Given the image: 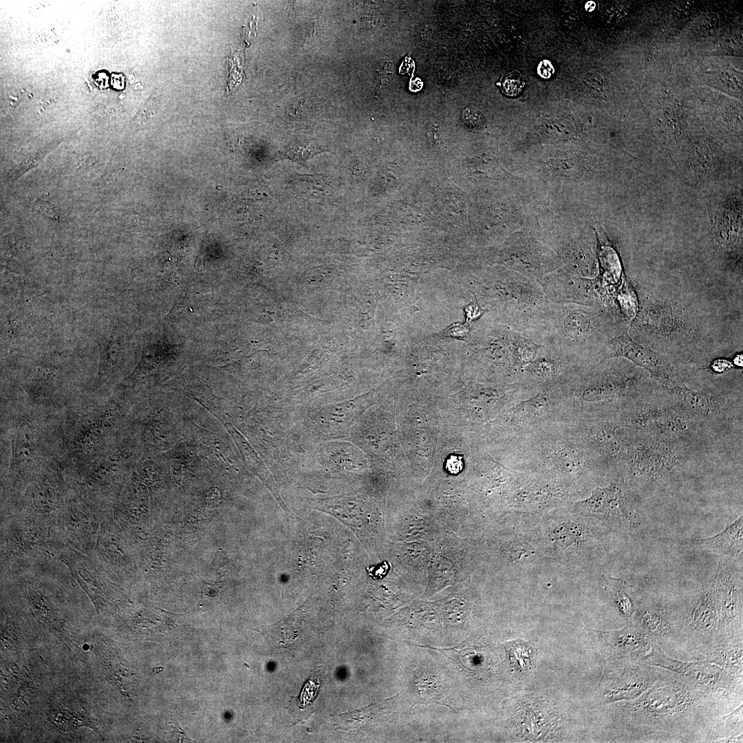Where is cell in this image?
<instances>
[{
	"label": "cell",
	"mask_w": 743,
	"mask_h": 743,
	"mask_svg": "<svg viewBox=\"0 0 743 743\" xmlns=\"http://www.w3.org/2000/svg\"><path fill=\"white\" fill-rule=\"evenodd\" d=\"M538 529L550 563L581 565L605 551L609 528L601 521L574 513H547L538 517Z\"/></svg>",
	"instance_id": "6da1fadb"
},
{
	"label": "cell",
	"mask_w": 743,
	"mask_h": 743,
	"mask_svg": "<svg viewBox=\"0 0 743 743\" xmlns=\"http://www.w3.org/2000/svg\"><path fill=\"white\" fill-rule=\"evenodd\" d=\"M686 311L681 308L652 297L640 299V308L634 320V327L652 338L665 341L691 339L696 335Z\"/></svg>",
	"instance_id": "7a4b0ae2"
},
{
	"label": "cell",
	"mask_w": 743,
	"mask_h": 743,
	"mask_svg": "<svg viewBox=\"0 0 743 743\" xmlns=\"http://www.w3.org/2000/svg\"><path fill=\"white\" fill-rule=\"evenodd\" d=\"M574 513L596 519L609 529L629 527L636 524V509L618 484L602 488L597 486L591 495L574 503Z\"/></svg>",
	"instance_id": "3957f363"
},
{
	"label": "cell",
	"mask_w": 743,
	"mask_h": 743,
	"mask_svg": "<svg viewBox=\"0 0 743 743\" xmlns=\"http://www.w3.org/2000/svg\"><path fill=\"white\" fill-rule=\"evenodd\" d=\"M612 356H623L647 369L651 377L667 387L677 384L673 361L669 357L634 341L627 332L610 341Z\"/></svg>",
	"instance_id": "277c9868"
},
{
	"label": "cell",
	"mask_w": 743,
	"mask_h": 743,
	"mask_svg": "<svg viewBox=\"0 0 743 743\" xmlns=\"http://www.w3.org/2000/svg\"><path fill=\"white\" fill-rule=\"evenodd\" d=\"M735 560L723 557L710 583L719 617V623L729 626L740 613L742 603V569Z\"/></svg>",
	"instance_id": "5b68a950"
},
{
	"label": "cell",
	"mask_w": 743,
	"mask_h": 743,
	"mask_svg": "<svg viewBox=\"0 0 743 743\" xmlns=\"http://www.w3.org/2000/svg\"><path fill=\"white\" fill-rule=\"evenodd\" d=\"M696 698L687 688L667 686L646 692L634 703V715L648 719L670 717L692 707Z\"/></svg>",
	"instance_id": "8992f818"
},
{
	"label": "cell",
	"mask_w": 743,
	"mask_h": 743,
	"mask_svg": "<svg viewBox=\"0 0 743 743\" xmlns=\"http://www.w3.org/2000/svg\"><path fill=\"white\" fill-rule=\"evenodd\" d=\"M652 647L647 659L653 665L672 670L691 682L704 687L713 688L723 682L722 669L713 663H683L668 657L656 645Z\"/></svg>",
	"instance_id": "52a82bcc"
},
{
	"label": "cell",
	"mask_w": 743,
	"mask_h": 743,
	"mask_svg": "<svg viewBox=\"0 0 743 743\" xmlns=\"http://www.w3.org/2000/svg\"><path fill=\"white\" fill-rule=\"evenodd\" d=\"M697 546L717 553L722 557L737 559L743 549V517L740 516L720 532L704 539L695 540Z\"/></svg>",
	"instance_id": "ba28073f"
},
{
	"label": "cell",
	"mask_w": 743,
	"mask_h": 743,
	"mask_svg": "<svg viewBox=\"0 0 743 743\" xmlns=\"http://www.w3.org/2000/svg\"><path fill=\"white\" fill-rule=\"evenodd\" d=\"M612 647L620 652L638 655L646 653L650 647L648 635L632 620L627 621L623 629L613 632H601Z\"/></svg>",
	"instance_id": "9c48e42d"
},
{
	"label": "cell",
	"mask_w": 743,
	"mask_h": 743,
	"mask_svg": "<svg viewBox=\"0 0 743 743\" xmlns=\"http://www.w3.org/2000/svg\"><path fill=\"white\" fill-rule=\"evenodd\" d=\"M719 623L715 597L709 585L704 590L690 615V625L699 632L712 631Z\"/></svg>",
	"instance_id": "30bf717a"
},
{
	"label": "cell",
	"mask_w": 743,
	"mask_h": 743,
	"mask_svg": "<svg viewBox=\"0 0 743 743\" xmlns=\"http://www.w3.org/2000/svg\"><path fill=\"white\" fill-rule=\"evenodd\" d=\"M605 590L608 592L619 612L627 620H632L637 607L632 595V586L625 580L603 575Z\"/></svg>",
	"instance_id": "8fae6325"
},
{
	"label": "cell",
	"mask_w": 743,
	"mask_h": 743,
	"mask_svg": "<svg viewBox=\"0 0 743 743\" xmlns=\"http://www.w3.org/2000/svg\"><path fill=\"white\" fill-rule=\"evenodd\" d=\"M634 618H636L637 625L647 635L663 636L673 632L672 626L662 609H637Z\"/></svg>",
	"instance_id": "7c38bea8"
},
{
	"label": "cell",
	"mask_w": 743,
	"mask_h": 743,
	"mask_svg": "<svg viewBox=\"0 0 743 743\" xmlns=\"http://www.w3.org/2000/svg\"><path fill=\"white\" fill-rule=\"evenodd\" d=\"M505 649L513 667L520 672H526L531 669L536 658V652L530 644L525 642H509L505 644Z\"/></svg>",
	"instance_id": "4fadbf2b"
},
{
	"label": "cell",
	"mask_w": 743,
	"mask_h": 743,
	"mask_svg": "<svg viewBox=\"0 0 743 743\" xmlns=\"http://www.w3.org/2000/svg\"><path fill=\"white\" fill-rule=\"evenodd\" d=\"M551 401L546 396H537L521 402L517 407V416L524 418H535L546 413L550 407Z\"/></svg>",
	"instance_id": "5bb4252c"
},
{
	"label": "cell",
	"mask_w": 743,
	"mask_h": 743,
	"mask_svg": "<svg viewBox=\"0 0 743 743\" xmlns=\"http://www.w3.org/2000/svg\"><path fill=\"white\" fill-rule=\"evenodd\" d=\"M557 466L565 473H578L583 467V459L580 453L573 448L567 447L561 451L557 458Z\"/></svg>",
	"instance_id": "9a60e30c"
},
{
	"label": "cell",
	"mask_w": 743,
	"mask_h": 743,
	"mask_svg": "<svg viewBox=\"0 0 743 743\" xmlns=\"http://www.w3.org/2000/svg\"><path fill=\"white\" fill-rule=\"evenodd\" d=\"M742 650L740 647L722 650L706 662L718 665L725 668L742 667Z\"/></svg>",
	"instance_id": "2e32d148"
},
{
	"label": "cell",
	"mask_w": 743,
	"mask_h": 743,
	"mask_svg": "<svg viewBox=\"0 0 743 743\" xmlns=\"http://www.w3.org/2000/svg\"><path fill=\"white\" fill-rule=\"evenodd\" d=\"M319 152V149L310 143L290 144L283 151L285 157L299 162H305Z\"/></svg>",
	"instance_id": "e0dca14e"
},
{
	"label": "cell",
	"mask_w": 743,
	"mask_h": 743,
	"mask_svg": "<svg viewBox=\"0 0 743 743\" xmlns=\"http://www.w3.org/2000/svg\"><path fill=\"white\" fill-rule=\"evenodd\" d=\"M48 720L59 729L67 731L79 725L77 718L65 709H55L48 714Z\"/></svg>",
	"instance_id": "ac0fdd59"
},
{
	"label": "cell",
	"mask_w": 743,
	"mask_h": 743,
	"mask_svg": "<svg viewBox=\"0 0 743 743\" xmlns=\"http://www.w3.org/2000/svg\"><path fill=\"white\" fill-rule=\"evenodd\" d=\"M463 122L467 127L472 129H479L483 127L486 123L485 118L482 113L475 107H466L462 114Z\"/></svg>",
	"instance_id": "d6986e66"
},
{
	"label": "cell",
	"mask_w": 743,
	"mask_h": 743,
	"mask_svg": "<svg viewBox=\"0 0 743 743\" xmlns=\"http://www.w3.org/2000/svg\"><path fill=\"white\" fill-rule=\"evenodd\" d=\"M524 82L519 74H510L503 83L504 92L510 96H515L521 91Z\"/></svg>",
	"instance_id": "ffe728a7"
},
{
	"label": "cell",
	"mask_w": 743,
	"mask_h": 743,
	"mask_svg": "<svg viewBox=\"0 0 743 743\" xmlns=\"http://www.w3.org/2000/svg\"><path fill=\"white\" fill-rule=\"evenodd\" d=\"M685 401L691 408L695 410L702 411L706 409L708 406L707 397L702 394L688 391L685 397Z\"/></svg>",
	"instance_id": "44dd1931"
},
{
	"label": "cell",
	"mask_w": 743,
	"mask_h": 743,
	"mask_svg": "<svg viewBox=\"0 0 743 743\" xmlns=\"http://www.w3.org/2000/svg\"><path fill=\"white\" fill-rule=\"evenodd\" d=\"M597 438L601 444L611 453L615 452L618 448L613 433L609 431L601 430L597 434Z\"/></svg>",
	"instance_id": "7402d4cb"
},
{
	"label": "cell",
	"mask_w": 743,
	"mask_h": 743,
	"mask_svg": "<svg viewBox=\"0 0 743 743\" xmlns=\"http://www.w3.org/2000/svg\"><path fill=\"white\" fill-rule=\"evenodd\" d=\"M468 331L469 327L466 324L457 323L452 324L448 328L444 330L443 334L446 336L462 338L467 334Z\"/></svg>",
	"instance_id": "603a6c76"
},
{
	"label": "cell",
	"mask_w": 743,
	"mask_h": 743,
	"mask_svg": "<svg viewBox=\"0 0 743 743\" xmlns=\"http://www.w3.org/2000/svg\"><path fill=\"white\" fill-rule=\"evenodd\" d=\"M554 72V69L551 62L547 59L542 60L537 66V74L543 78H549Z\"/></svg>",
	"instance_id": "cb8c5ba5"
},
{
	"label": "cell",
	"mask_w": 743,
	"mask_h": 743,
	"mask_svg": "<svg viewBox=\"0 0 743 743\" xmlns=\"http://www.w3.org/2000/svg\"><path fill=\"white\" fill-rule=\"evenodd\" d=\"M455 459L456 458L452 457V458H451L449 460V461L448 462V464H450L449 466L448 465V467H449V470L451 472H454V471L457 472L461 469V466H462L461 460H459L457 462V463H455Z\"/></svg>",
	"instance_id": "d4e9b609"
},
{
	"label": "cell",
	"mask_w": 743,
	"mask_h": 743,
	"mask_svg": "<svg viewBox=\"0 0 743 743\" xmlns=\"http://www.w3.org/2000/svg\"><path fill=\"white\" fill-rule=\"evenodd\" d=\"M595 8V3L593 1H588L585 5V9L587 11L591 12L594 10Z\"/></svg>",
	"instance_id": "484cf974"
}]
</instances>
